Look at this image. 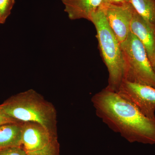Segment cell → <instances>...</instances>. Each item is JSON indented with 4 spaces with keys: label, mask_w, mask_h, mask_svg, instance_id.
Returning a JSON list of instances; mask_svg holds the SVG:
<instances>
[{
    "label": "cell",
    "mask_w": 155,
    "mask_h": 155,
    "mask_svg": "<svg viewBox=\"0 0 155 155\" xmlns=\"http://www.w3.org/2000/svg\"><path fill=\"white\" fill-rule=\"evenodd\" d=\"M0 155H27L22 147H14L0 150Z\"/></svg>",
    "instance_id": "14"
},
{
    "label": "cell",
    "mask_w": 155,
    "mask_h": 155,
    "mask_svg": "<svg viewBox=\"0 0 155 155\" xmlns=\"http://www.w3.org/2000/svg\"><path fill=\"white\" fill-rule=\"evenodd\" d=\"M57 140V137L41 124L34 122L22 123L21 147L26 153L42 149Z\"/></svg>",
    "instance_id": "7"
},
{
    "label": "cell",
    "mask_w": 155,
    "mask_h": 155,
    "mask_svg": "<svg viewBox=\"0 0 155 155\" xmlns=\"http://www.w3.org/2000/svg\"><path fill=\"white\" fill-rule=\"evenodd\" d=\"M22 123L14 122L0 126V150L21 147Z\"/></svg>",
    "instance_id": "10"
},
{
    "label": "cell",
    "mask_w": 155,
    "mask_h": 155,
    "mask_svg": "<svg viewBox=\"0 0 155 155\" xmlns=\"http://www.w3.org/2000/svg\"><path fill=\"white\" fill-rule=\"evenodd\" d=\"M110 27L120 43L130 32L134 9L130 3L122 5L103 4L102 5Z\"/></svg>",
    "instance_id": "6"
},
{
    "label": "cell",
    "mask_w": 155,
    "mask_h": 155,
    "mask_svg": "<svg viewBox=\"0 0 155 155\" xmlns=\"http://www.w3.org/2000/svg\"><path fill=\"white\" fill-rule=\"evenodd\" d=\"M0 113L17 122L39 123L57 137L55 108L33 89L19 93L6 100L0 104Z\"/></svg>",
    "instance_id": "2"
},
{
    "label": "cell",
    "mask_w": 155,
    "mask_h": 155,
    "mask_svg": "<svg viewBox=\"0 0 155 155\" xmlns=\"http://www.w3.org/2000/svg\"><path fill=\"white\" fill-rule=\"evenodd\" d=\"M58 140L53 142L42 149L27 152V155H55L59 153Z\"/></svg>",
    "instance_id": "12"
},
{
    "label": "cell",
    "mask_w": 155,
    "mask_h": 155,
    "mask_svg": "<svg viewBox=\"0 0 155 155\" xmlns=\"http://www.w3.org/2000/svg\"><path fill=\"white\" fill-rule=\"evenodd\" d=\"M117 93L145 116L155 119V87L124 80Z\"/></svg>",
    "instance_id": "5"
},
{
    "label": "cell",
    "mask_w": 155,
    "mask_h": 155,
    "mask_svg": "<svg viewBox=\"0 0 155 155\" xmlns=\"http://www.w3.org/2000/svg\"><path fill=\"white\" fill-rule=\"evenodd\" d=\"M152 67H153V70L155 73V61L151 64Z\"/></svg>",
    "instance_id": "18"
},
{
    "label": "cell",
    "mask_w": 155,
    "mask_h": 155,
    "mask_svg": "<svg viewBox=\"0 0 155 155\" xmlns=\"http://www.w3.org/2000/svg\"><path fill=\"white\" fill-rule=\"evenodd\" d=\"M64 11L71 20L84 19L91 22L92 15L103 4L104 0H61Z\"/></svg>",
    "instance_id": "9"
},
{
    "label": "cell",
    "mask_w": 155,
    "mask_h": 155,
    "mask_svg": "<svg viewBox=\"0 0 155 155\" xmlns=\"http://www.w3.org/2000/svg\"><path fill=\"white\" fill-rule=\"evenodd\" d=\"M130 3V0H104L103 4L111 5H122L125 3Z\"/></svg>",
    "instance_id": "16"
},
{
    "label": "cell",
    "mask_w": 155,
    "mask_h": 155,
    "mask_svg": "<svg viewBox=\"0 0 155 155\" xmlns=\"http://www.w3.org/2000/svg\"><path fill=\"white\" fill-rule=\"evenodd\" d=\"M91 101L97 116L127 141L155 144V119L145 116L118 93L105 88Z\"/></svg>",
    "instance_id": "1"
},
{
    "label": "cell",
    "mask_w": 155,
    "mask_h": 155,
    "mask_svg": "<svg viewBox=\"0 0 155 155\" xmlns=\"http://www.w3.org/2000/svg\"><path fill=\"white\" fill-rule=\"evenodd\" d=\"M15 0H0V13L5 20L11 14Z\"/></svg>",
    "instance_id": "13"
},
{
    "label": "cell",
    "mask_w": 155,
    "mask_h": 155,
    "mask_svg": "<svg viewBox=\"0 0 155 155\" xmlns=\"http://www.w3.org/2000/svg\"><path fill=\"white\" fill-rule=\"evenodd\" d=\"M91 22L96 29L100 53L109 72L106 88L117 92L124 80L125 72L121 43L109 25L102 6L92 15Z\"/></svg>",
    "instance_id": "3"
},
{
    "label": "cell",
    "mask_w": 155,
    "mask_h": 155,
    "mask_svg": "<svg viewBox=\"0 0 155 155\" xmlns=\"http://www.w3.org/2000/svg\"><path fill=\"white\" fill-rule=\"evenodd\" d=\"M18 122L0 113V126L8 123Z\"/></svg>",
    "instance_id": "15"
},
{
    "label": "cell",
    "mask_w": 155,
    "mask_h": 155,
    "mask_svg": "<svg viewBox=\"0 0 155 155\" xmlns=\"http://www.w3.org/2000/svg\"><path fill=\"white\" fill-rule=\"evenodd\" d=\"M121 46L125 61L124 80L155 88V73L141 41L130 31Z\"/></svg>",
    "instance_id": "4"
},
{
    "label": "cell",
    "mask_w": 155,
    "mask_h": 155,
    "mask_svg": "<svg viewBox=\"0 0 155 155\" xmlns=\"http://www.w3.org/2000/svg\"><path fill=\"white\" fill-rule=\"evenodd\" d=\"M59 155V153L57 154H56V155Z\"/></svg>",
    "instance_id": "19"
},
{
    "label": "cell",
    "mask_w": 155,
    "mask_h": 155,
    "mask_svg": "<svg viewBox=\"0 0 155 155\" xmlns=\"http://www.w3.org/2000/svg\"><path fill=\"white\" fill-rule=\"evenodd\" d=\"M135 11L155 29V0H130Z\"/></svg>",
    "instance_id": "11"
},
{
    "label": "cell",
    "mask_w": 155,
    "mask_h": 155,
    "mask_svg": "<svg viewBox=\"0 0 155 155\" xmlns=\"http://www.w3.org/2000/svg\"><path fill=\"white\" fill-rule=\"evenodd\" d=\"M130 31L144 46L151 64L155 61V29L134 10Z\"/></svg>",
    "instance_id": "8"
},
{
    "label": "cell",
    "mask_w": 155,
    "mask_h": 155,
    "mask_svg": "<svg viewBox=\"0 0 155 155\" xmlns=\"http://www.w3.org/2000/svg\"><path fill=\"white\" fill-rule=\"evenodd\" d=\"M6 20L2 17V14L0 13V24H4Z\"/></svg>",
    "instance_id": "17"
}]
</instances>
